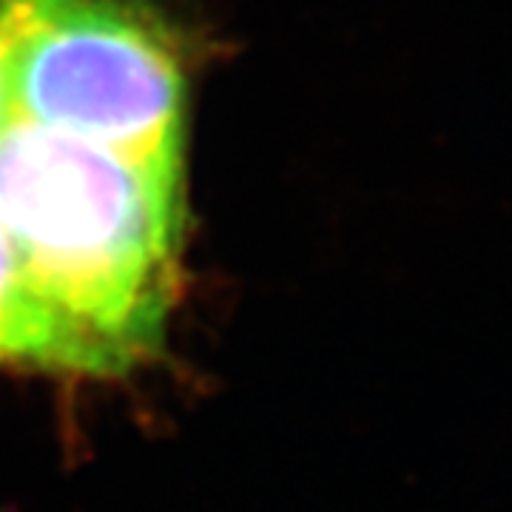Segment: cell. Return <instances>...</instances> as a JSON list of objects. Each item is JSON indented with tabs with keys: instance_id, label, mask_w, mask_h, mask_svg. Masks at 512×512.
Segmentation results:
<instances>
[{
	"instance_id": "obj_1",
	"label": "cell",
	"mask_w": 512,
	"mask_h": 512,
	"mask_svg": "<svg viewBox=\"0 0 512 512\" xmlns=\"http://www.w3.org/2000/svg\"><path fill=\"white\" fill-rule=\"evenodd\" d=\"M180 160L55 128L0 131V225L57 311L128 370L160 348L180 268Z\"/></svg>"
},
{
	"instance_id": "obj_2",
	"label": "cell",
	"mask_w": 512,
	"mask_h": 512,
	"mask_svg": "<svg viewBox=\"0 0 512 512\" xmlns=\"http://www.w3.org/2000/svg\"><path fill=\"white\" fill-rule=\"evenodd\" d=\"M12 120L137 160H180L183 69L126 0H0Z\"/></svg>"
},
{
	"instance_id": "obj_4",
	"label": "cell",
	"mask_w": 512,
	"mask_h": 512,
	"mask_svg": "<svg viewBox=\"0 0 512 512\" xmlns=\"http://www.w3.org/2000/svg\"><path fill=\"white\" fill-rule=\"evenodd\" d=\"M9 120H12V111H9V89H6V35L0 23V131Z\"/></svg>"
},
{
	"instance_id": "obj_3",
	"label": "cell",
	"mask_w": 512,
	"mask_h": 512,
	"mask_svg": "<svg viewBox=\"0 0 512 512\" xmlns=\"http://www.w3.org/2000/svg\"><path fill=\"white\" fill-rule=\"evenodd\" d=\"M0 365L77 376L123 373L89 333L37 291L0 225Z\"/></svg>"
}]
</instances>
